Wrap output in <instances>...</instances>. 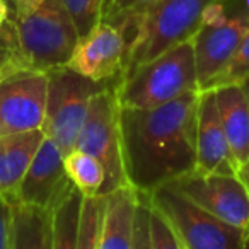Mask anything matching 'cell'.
Masks as SVG:
<instances>
[{"instance_id": "1", "label": "cell", "mask_w": 249, "mask_h": 249, "mask_svg": "<svg viewBox=\"0 0 249 249\" xmlns=\"http://www.w3.org/2000/svg\"><path fill=\"white\" fill-rule=\"evenodd\" d=\"M198 101L200 90H190L152 109L120 106L123 166L133 188L150 193L196 169Z\"/></svg>"}, {"instance_id": "2", "label": "cell", "mask_w": 249, "mask_h": 249, "mask_svg": "<svg viewBox=\"0 0 249 249\" xmlns=\"http://www.w3.org/2000/svg\"><path fill=\"white\" fill-rule=\"evenodd\" d=\"M217 2L222 0H157L150 5L133 26L120 79L167 50L190 41L200 29L207 9Z\"/></svg>"}, {"instance_id": "3", "label": "cell", "mask_w": 249, "mask_h": 249, "mask_svg": "<svg viewBox=\"0 0 249 249\" xmlns=\"http://www.w3.org/2000/svg\"><path fill=\"white\" fill-rule=\"evenodd\" d=\"M116 90L120 106L135 109L159 107L190 90H200L193 41L181 43L137 67L120 79Z\"/></svg>"}, {"instance_id": "4", "label": "cell", "mask_w": 249, "mask_h": 249, "mask_svg": "<svg viewBox=\"0 0 249 249\" xmlns=\"http://www.w3.org/2000/svg\"><path fill=\"white\" fill-rule=\"evenodd\" d=\"M150 200L171 222L183 249H246V229L215 217L171 184L150 191Z\"/></svg>"}, {"instance_id": "5", "label": "cell", "mask_w": 249, "mask_h": 249, "mask_svg": "<svg viewBox=\"0 0 249 249\" xmlns=\"http://www.w3.org/2000/svg\"><path fill=\"white\" fill-rule=\"evenodd\" d=\"M12 18L33 70L50 72L67 65L79 33L62 0H43L33 12Z\"/></svg>"}, {"instance_id": "6", "label": "cell", "mask_w": 249, "mask_h": 249, "mask_svg": "<svg viewBox=\"0 0 249 249\" xmlns=\"http://www.w3.org/2000/svg\"><path fill=\"white\" fill-rule=\"evenodd\" d=\"M118 80H107L92 94L77 139L75 149L94 156L106 171V183L101 193L130 184L124 174L123 152H121L120 101Z\"/></svg>"}, {"instance_id": "7", "label": "cell", "mask_w": 249, "mask_h": 249, "mask_svg": "<svg viewBox=\"0 0 249 249\" xmlns=\"http://www.w3.org/2000/svg\"><path fill=\"white\" fill-rule=\"evenodd\" d=\"M227 0L210 5L203 22L191 38L196 60L200 90L210 89L213 80L227 69L249 31V11L246 5L227 12Z\"/></svg>"}, {"instance_id": "8", "label": "cell", "mask_w": 249, "mask_h": 249, "mask_svg": "<svg viewBox=\"0 0 249 249\" xmlns=\"http://www.w3.org/2000/svg\"><path fill=\"white\" fill-rule=\"evenodd\" d=\"M104 82H94L69 67L48 72V103L43 132L63 154H70L87 116L92 94Z\"/></svg>"}, {"instance_id": "9", "label": "cell", "mask_w": 249, "mask_h": 249, "mask_svg": "<svg viewBox=\"0 0 249 249\" xmlns=\"http://www.w3.org/2000/svg\"><path fill=\"white\" fill-rule=\"evenodd\" d=\"M166 184L176 188L227 224L248 227L249 190L237 174L200 173L195 169Z\"/></svg>"}, {"instance_id": "10", "label": "cell", "mask_w": 249, "mask_h": 249, "mask_svg": "<svg viewBox=\"0 0 249 249\" xmlns=\"http://www.w3.org/2000/svg\"><path fill=\"white\" fill-rule=\"evenodd\" d=\"M48 72L26 70L0 82V135L43 128Z\"/></svg>"}, {"instance_id": "11", "label": "cell", "mask_w": 249, "mask_h": 249, "mask_svg": "<svg viewBox=\"0 0 249 249\" xmlns=\"http://www.w3.org/2000/svg\"><path fill=\"white\" fill-rule=\"evenodd\" d=\"M128 46V36L120 28L101 21L87 35L80 36L65 67L94 82H120L126 63Z\"/></svg>"}, {"instance_id": "12", "label": "cell", "mask_w": 249, "mask_h": 249, "mask_svg": "<svg viewBox=\"0 0 249 249\" xmlns=\"http://www.w3.org/2000/svg\"><path fill=\"white\" fill-rule=\"evenodd\" d=\"M239 164L222 124L215 89L200 90L196 124V171L200 173L237 174Z\"/></svg>"}, {"instance_id": "13", "label": "cell", "mask_w": 249, "mask_h": 249, "mask_svg": "<svg viewBox=\"0 0 249 249\" xmlns=\"http://www.w3.org/2000/svg\"><path fill=\"white\" fill-rule=\"evenodd\" d=\"M67 179L65 154L45 135L19 186L16 200L50 207Z\"/></svg>"}, {"instance_id": "14", "label": "cell", "mask_w": 249, "mask_h": 249, "mask_svg": "<svg viewBox=\"0 0 249 249\" xmlns=\"http://www.w3.org/2000/svg\"><path fill=\"white\" fill-rule=\"evenodd\" d=\"M45 139L43 128L0 135V193L16 201L35 154Z\"/></svg>"}, {"instance_id": "15", "label": "cell", "mask_w": 249, "mask_h": 249, "mask_svg": "<svg viewBox=\"0 0 249 249\" xmlns=\"http://www.w3.org/2000/svg\"><path fill=\"white\" fill-rule=\"evenodd\" d=\"M103 195L106 198V207L99 249H132L139 190L132 184H123Z\"/></svg>"}, {"instance_id": "16", "label": "cell", "mask_w": 249, "mask_h": 249, "mask_svg": "<svg viewBox=\"0 0 249 249\" xmlns=\"http://www.w3.org/2000/svg\"><path fill=\"white\" fill-rule=\"evenodd\" d=\"M222 124L235 162L249 160V99L241 84H229L215 89Z\"/></svg>"}, {"instance_id": "17", "label": "cell", "mask_w": 249, "mask_h": 249, "mask_svg": "<svg viewBox=\"0 0 249 249\" xmlns=\"http://www.w3.org/2000/svg\"><path fill=\"white\" fill-rule=\"evenodd\" d=\"M12 249H53V220L50 207L12 201Z\"/></svg>"}, {"instance_id": "18", "label": "cell", "mask_w": 249, "mask_h": 249, "mask_svg": "<svg viewBox=\"0 0 249 249\" xmlns=\"http://www.w3.org/2000/svg\"><path fill=\"white\" fill-rule=\"evenodd\" d=\"M84 195L67 179L50 205L53 220V249H77Z\"/></svg>"}, {"instance_id": "19", "label": "cell", "mask_w": 249, "mask_h": 249, "mask_svg": "<svg viewBox=\"0 0 249 249\" xmlns=\"http://www.w3.org/2000/svg\"><path fill=\"white\" fill-rule=\"evenodd\" d=\"M65 171L69 179L80 190L84 196L99 195L106 183L103 164L90 154L73 149L65 156Z\"/></svg>"}, {"instance_id": "20", "label": "cell", "mask_w": 249, "mask_h": 249, "mask_svg": "<svg viewBox=\"0 0 249 249\" xmlns=\"http://www.w3.org/2000/svg\"><path fill=\"white\" fill-rule=\"evenodd\" d=\"M33 70L19 38L14 18L0 26V82L19 72Z\"/></svg>"}, {"instance_id": "21", "label": "cell", "mask_w": 249, "mask_h": 249, "mask_svg": "<svg viewBox=\"0 0 249 249\" xmlns=\"http://www.w3.org/2000/svg\"><path fill=\"white\" fill-rule=\"evenodd\" d=\"M104 207L106 198L103 193L84 196L77 249H99L104 225Z\"/></svg>"}, {"instance_id": "22", "label": "cell", "mask_w": 249, "mask_h": 249, "mask_svg": "<svg viewBox=\"0 0 249 249\" xmlns=\"http://www.w3.org/2000/svg\"><path fill=\"white\" fill-rule=\"evenodd\" d=\"M156 2L157 0H104L103 21L114 24L132 39L137 19Z\"/></svg>"}, {"instance_id": "23", "label": "cell", "mask_w": 249, "mask_h": 249, "mask_svg": "<svg viewBox=\"0 0 249 249\" xmlns=\"http://www.w3.org/2000/svg\"><path fill=\"white\" fill-rule=\"evenodd\" d=\"M62 4L75 24L79 38L103 21L104 0H62Z\"/></svg>"}, {"instance_id": "24", "label": "cell", "mask_w": 249, "mask_h": 249, "mask_svg": "<svg viewBox=\"0 0 249 249\" xmlns=\"http://www.w3.org/2000/svg\"><path fill=\"white\" fill-rule=\"evenodd\" d=\"M248 79H249V31L244 36L241 46L237 48V53L231 60L227 69L213 80L210 89H217V87L229 86V84H241L242 86Z\"/></svg>"}, {"instance_id": "25", "label": "cell", "mask_w": 249, "mask_h": 249, "mask_svg": "<svg viewBox=\"0 0 249 249\" xmlns=\"http://www.w3.org/2000/svg\"><path fill=\"white\" fill-rule=\"evenodd\" d=\"M150 215H152L150 193L139 191V203L133 218L132 249H150Z\"/></svg>"}, {"instance_id": "26", "label": "cell", "mask_w": 249, "mask_h": 249, "mask_svg": "<svg viewBox=\"0 0 249 249\" xmlns=\"http://www.w3.org/2000/svg\"><path fill=\"white\" fill-rule=\"evenodd\" d=\"M150 249H183L171 222L154 205L150 215Z\"/></svg>"}, {"instance_id": "27", "label": "cell", "mask_w": 249, "mask_h": 249, "mask_svg": "<svg viewBox=\"0 0 249 249\" xmlns=\"http://www.w3.org/2000/svg\"><path fill=\"white\" fill-rule=\"evenodd\" d=\"M12 201L0 193V249H12Z\"/></svg>"}, {"instance_id": "28", "label": "cell", "mask_w": 249, "mask_h": 249, "mask_svg": "<svg viewBox=\"0 0 249 249\" xmlns=\"http://www.w3.org/2000/svg\"><path fill=\"white\" fill-rule=\"evenodd\" d=\"M7 2L14 9V14L12 16H24L33 12L35 9H38L43 0H7Z\"/></svg>"}, {"instance_id": "29", "label": "cell", "mask_w": 249, "mask_h": 249, "mask_svg": "<svg viewBox=\"0 0 249 249\" xmlns=\"http://www.w3.org/2000/svg\"><path fill=\"white\" fill-rule=\"evenodd\" d=\"M12 18V7L7 0H0V26Z\"/></svg>"}, {"instance_id": "30", "label": "cell", "mask_w": 249, "mask_h": 249, "mask_svg": "<svg viewBox=\"0 0 249 249\" xmlns=\"http://www.w3.org/2000/svg\"><path fill=\"white\" fill-rule=\"evenodd\" d=\"M237 176L242 179V183L248 186V190H249V160L248 162H244V164H241L239 166V169H237Z\"/></svg>"}, {"instance_id": "31", "label": "cell", "mask_w": 249, "mask_h": 249, "mask_svg": "<svg viewBox=\"0 0 249 249\" xmlns=\"http://www.w3.org/2000/svg\"><path fill=\"white\" fill-rule=\"evenodd\" d=\"M242 87H244V90H246V96H248V99H249V79L246 80L244 84H242Z\"/></svg>"}, {"instance_id": "32", "label": "cell", "mask_w": 249, "mask_h": 249, "mask_svg": "<svg viewBox=\"0 0 249 249\" xmlns=\"http://www.w3.org/2000/svg\"><path fill=\"white\" fill-rule=\"evenodd\" d=\"M249 248V224L248 227H246V249Z\"/></svg>"}]
</instances>
